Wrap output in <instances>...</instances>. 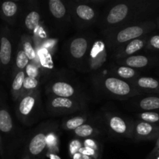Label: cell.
Instances as JSON below:
<instances>
[{"mask_svg":"<svg viewBox=\"0 0 159 159\" xmlns=\"http://www.w3.org/2000/svg\"><path fill=\"white\" fill-rule=\"evenodd\" d=\"M159 8V2L148 0L115 2L101 16L99 27L104 34L120 27L151 20Z\"/></svg>","mask_w":159,"mask_h":159,"instance_id":"6da1fadb","label":"cell"},{"mask_svg":"<svg viewBox=\"0 0 159 159\" xmlns=\"http://www.w3.org/2000/svg\"><path fill=\"white\" fill-rule=\"evenodd\" d=\"M157 27L155 20H148L136 24L120 27L105 34L107 43L110 51H114L121 45H124L135 39L145 37Z\"/></svg>","mask_w":159,"mask_h":159,"instance_id":"7a4b0ae2","label":"cell"},{"mask_svg":"<svg viewBox=\"0 0 159 159\" xmlns=\"http://www.w3.org/2000/svg\"><path fill=\"white\" fill-rule=\"evenodd\" d=\"M17 116L23 124H32L41 114V99L40 90L23 95L17 105Z\"/></svg>","mask_w":159,"mask_h":159,"instance_id":"3957f363","label":"cell"},{"mask_svg":"<svg viewBox=\"0 0 159 159\" xmlns=\"http://www.w3.org/2000/svg\"><path fill=\"white\" fill-rule=\"evenodd\" d=\"M99 81L101 89L115 98L124 99L141 94L134 85L117 77H102Z\"/></svg>","mask_w":159,"mask_h":159,"instance_id":"277c9868","label":"cell"},{"mask_svg":"<svg viewBox=\"0 0 159 159\" xmlns=\"http://www.w3.org/2000/svg\"><path fill=\"white\" fill-rule=\"evenodd\" d=\"M69 14L76 26L80 28L90 26L99 20L98 12L93 6L89 4L88 1H77L70 3Z\"/></svg>","mask_w":159,"mask_h":159,"instance_id":"5b68a950","label":"cell"},{"mask_svg":"<svg viewBox=\"0 0 159 159\" xmlns=\"http://www.w3.org/2000/svg\"><path fill=\"white\" fill-rule=\"evenodd\" d=\"M47 110L51 115L68 114L80 110L84 105L80 100L68 98L50 96L47 100Z\"/></svg>","mask_w":159,"mask_h":159,"instance_id":"8992f818","label":"cell"},{"mask_svg":"<svg viewBox=\"0 0 159 159\" xmlns=\"http://www.w3.org/2000/svg\"><path fill=\"white\" fill-rule=\"evenodd\" d=\"M89 50V40L86 37L79 36L74 37L68 44V58L72 63L79 64L86 57L87 52Z\"/></svg>","mask_w":159,"mask_h":159,"instance_id":"52a82bcc","label":"cell"},{"mask_svg":"<svg viewBox=\"0 0 159 159\" xmlns=\"http://www.w3.org/2000/svg\"><path fill=\"white\" fill-rule=\"evenodd\" d=\"M47 92L50 93V96L68 98L78 100H79V97L80 96V93H79L72 85L63 81L51 82L47 86Z\"/></svg>","mask_w":159,"mask_h":159,"instance_id":"ba28073f","label":"cell"},{"mask_svg":"<svg viewBox=\"0 0 159 159\" xmlns=\"http://www.w3.org/2000/svg\"><path fill=\"white\" fill-rule=\"evenodd\" d=\"M48 130L45 129L40 130L34 134L28 143V153L32 158H39L42 156L48 148Z\"/></svg>","mask_w":159,"mask_h":159,"instance_id":"9c48e42d","label":"cell"},{"mask_svg":"<svg viewBox=\"0 0 159 159\" xmlns=\"http://www.w3.org/2000/svg\"><path fill=\"white\" fill-rule=\"evenodd\" d=\"M148 41V37L147 36L141 37V38L135 39L124 45H121L113 51V56L116 58L120 59L134 55L138 51H140L143 48H146Z\"/></svg>","mask_w":159,"mask_h":159,"instance_id":"30bf717a","label":"cell"},{"mask_svg":"<svg viewBox=\"0 0 159 159\" xmlns=\"http://www.w3.org/2000/svg\"><path fill=\"white\" fill-rule=\"evenodd\" d=\"M133 137L137 140H153L159 138V126L138 121L134 125Z\"/></svg>","mask_w":159,"mask_h":159,"instance_id":"8fae6325","label":"cell"},{"mask_svg":"<svg viewBox=\"0 0 159 159\" xmlns=\"http://www.w3.org/2000/svg\"><path fill=\"white\" fill-rule=\"evenodd\" d=\"M107 123L110 130L116 134L124 136H133L134 125H130L124 118L118 115H110Z\"/></svg>","mask_w":159,"mask_h":159,"instance_id":"7c38bea8","label":"cell"},{"mask_svg":"<svg viewBox=\"0 0 159 159\" xmlns=\"http://www.w3.org/2000/svg\"><path fill=\"white\" fill-rule=\"evenodd\" d=\"M89 60L91 69H96L103 64L106 60V48L103 42L97 41L93 44L91 48Z\"/></svg>","mask_w":159,"mask_h":159,"instance_id":"4fadbf2b","label":"cell"},{"mask_svg":"<svg viewBox=\"0 0 159 159\" xmlns=\"http://www.w3.org/2000/svg\"><path fill=\"white\" fill-rule=\"evenodd\" d=\"M12 42L9 38V33L3 32L0 37V52H1V65L7 68L12 59Z\"/></svg>","mask_w":159,"mask_h":159,"instance_id":"5bb4252c","label":"cell"},{"mask_svg":"<svg viewBox=\"0 0 159 159\" xmlns=\"http://www.w3.org/2000/svg\"><path fill=\"white\" fill-rule=\"evenodd\" d=\"M134 87L140 93L149 92V93H159V80L151 77H138L132 81Z\"/></svg>","mask_w":159,"mask_h":159,"instance_id":"9a60e30c","label":"cell"},{"mask_svg":"<svg viewBox=\"0 0 159 159\" xmlns=\"http://www.w3.org/2000/svg\"><path fill=\"white\" fill-rule=\"evenodd\" d=\"M152 61L145 55H133L119 60L118 63L121 65L130 67L132 68H143L149 66Z\"/></svg>","mask_w":159,"mask_h":159,"instance_id":"2e32d148","label":"cell"},{"mask_svg":"<svg viewBox=\"0 0 159 159\" xmlns=\"http://www.w3.org/2000/svg\"><path fill=\"white\" fill-rule=\"evenodd\" d=\"M48 9L51 16L57 20H63L67 19L69 14L68 13L69 11L67 9V6L61 0H49Z\"/></svg>","mask_w":159,"mask_h":159,"instance_id":"e0dca14e","label":"cell"},{"mask_svg":"<svg viewBox=\"0 0 159 159\" xmlns=\"http://www.w3.org/2000/svg\"><path fill=\"white\" fill-rule=\"evenodd\" d=\"M41 16L37 9H31L25 15L23 25L30 33H35L40 25Z\"/></svg>","mask_w":159,"mask_h":159,"instance_id":"ac0fdd59","label":"cell"},{"mask_svg":"<svg viewBox=\"0 0 159 159\" xmlns=\"http://www.w3.org/2000/svg\"><path fill=\"white\" fill-rule=\"evenodd\" d=\"M26 77V71H21L17 72L13 78V80L12 82V87H11V91L13 99H20L21 97L22 93H23V83H24L25 79Z\"/></svg>","mask_w":159,"mask_h":159,"instance_id":"d6986e66","label":"cell"},{"mask_svg":"<svg viewBox=\"0 0 159 159\" xmlns=\"http://www.w3.org/2000/svg\"><path fill=\"white\" fill-rule=\"evenodd\" d=\"M20 43L22 45L23 51H24L25 54H26L27 57L29 58L30 61H32V63L36 64V59H37V52H36L35 47L34 44V40L31 38L30 36L27 35V34H24L22 36L21 41Z\"/></svg>","mask_w":159,"mask_h":159,"instance_id":"ffe728a7","label":"cell"},{"mask_svg":"<svg viewBox=\"0 0 159 159\" xmlns=\"http://www.w3.org/2000/svg\"><path fill=\"white\" fill-rule=\"evenodd\" d=\"M1 11L5 18L8 20H15L19 12V5L16 2L6 1L2 3Z\"/></svg>","mask_w":159,"mask_h":159,"instance_id":"44dd1931","label":"cell"},{"mask_svg":"<svg viewBox=\"0 0 159 159\" xmlns=\"http://www.w3.org/2000/svg\"><path fill=\"white\" fill-rule=\"evenodd\" d=\"M13 128L12 116L6 109L0 110V131L2 133H10Z\"/></svg>","mask_w":159,"mask_h":159,"instance_id":"7402d4cb","label":"cell"},{"mask_svg":"<svg viewBox=\"0 0 159 159\" xmlns=\"http://www.w3.org/2000/svg\"><path fill=\"white\" fill-rule=\"evenodd\" d=\"M29 61V58L27 57L26 54H25L24 51H23V48H22L21 43H20L18 51H17L16 54V65L14 73L16 74L19 71H25L27 65L30 64Z\"/></svg>","mask_w":159,"mask_h":159,"instance_id":"603a6c76","label":"cell"},{"mask_svg":"<svg viewBox=\"0 0 159 159\" xmlns=\"http://www.w3.org/2000/svg\"><path fill=\"white\" fill-rule=\"evenodd\" d=\"M113 74L120 79H133L138 76V72L130 67L120 65L113 68Z\"/></svg>","mask_w":159,"mask_h":159,"instance_id":"cb8c5ba5","label":"cell"},{"mask_svg":"<svg viewBox=\"0 0 159 159\" xmlns=\"http://www.w3.org/2000/svg\"><path fill=\"white\" fill-rule=\"evenodd\" d=\"M139 107L147 112L159 110V97L152 96L143 98L140 100Z\"/></svg>","mask_w":159,"mask_h":159,"instance_id":"d4e9b609","label":"cell"},{"mask_svg":"<svg viewBox=\"0 0 159 159\" xmlns=\"http://www.w3.org/2000/svg\"><path fill=\"white\" fill-rule=\"evenodd\" d=\"M99 133V130L89 124H85L81 127H78L76 130H74V134L78 138H87L89 137L94 136Z\"/></svg>","mask_w":159,"mask_h":159,"instance_id":"484cf974","label":"cell"},{"mask_svg":"<svg viewBox=\"0 0 159 159\" xmlns=\"http://www.w3.org/2000/svg\"><path fill=\"white\" fill-rule=\"evenodd\" d=\"M88 118L86 116H79L71 117L69 119H67L64 121L63 127L64 129L68 130H75L78 127H81L82 125L85 124Z\"/></svg>","mask_w":159,"mask_h":159,"instance_id":"4316f807","label":"cell"},{"mask_svg":"<svg viewBox=\"0 0 159 159\" xmlns=\"http://www.w3.org/2000/svg\"><path fill=\"white\" fill-rule=\"evenodd\" d=\"M38 89H39L38 79L26 76V79H25L24 83H23L22 96H23V95L28 94V93H32V92H34L36 91V90H38Z\"/></svg>","mask_w":159,"mask_h":159,"instance_id":"83f0119b","label":"cell"},{"mask_svg":"<svg viewBox=\"0 0 159 159\" xmlns=\"http://www.w3.org/2000/svg\"><path fill=\"white\" fill-rule=\"evenodd\" d=\"M140 120L144 121V122L149 123V124H157L159 123V113L156 112L148 111L143 112L138 115Z\"/></svg>","mask_w":159,"mask_h":159,"instance_id":"f1b7e54d","label":"cell"},{"mask_svg":"<svg viewBox=\"0 0 159 159\" xmlns=\"http://www.w3.org/2000/svg\"><path fill=\"white\" fill-rule=\"evenodd\" d=\"M146 49L151 51H159V35H154L148 38Z\"/></svg>","mask_w":159,"mask_h":159,"instance_id":"f546056e","label":"cell"},{"mask_svg":"<svg viewBox=\"0 0 159 159\" xmlns=\"http://www.w3.org/2000/svg\"><path fill=\"white\" fill-rule=\"evenodd\" d=\"M25 71H26V76H29V77L37 79L39 76V68L36 64H29L25 69Z\"/></svg>","mask_w":159,"mask_h":159,"instance_id":"4dcf8cb0","label":"cell"},{"mask_svg":"<svg viewBox=\"0 0 159 159\" xmlns=\"http://www.w3.org/2000/svg\"><path fill=\"white\" fill-rule=\"evenodd\" d=\"M82 144L78 140H74L71 141L69 144V154L71 157L75 153L79 152L80 149L82 148Z\"/></svg>","mask_w":159,"mask_h":159,"instance_id":"1f68e13d","label":"cell"},{"mask_svg":"<svg viewBox=\"0 0 159 159\" xmlns=\"http://www.w3.org/2000/svg\"><path fill=\"white\" fill-rule=\"evenodd\" d=\"M84 145H85L84 147L89 148L94 150L95 152H99V145H98L97 143H96V141H93V140L87 139L86 141H85V142H84Z\"/></svg>","mask_w":159,"mask_h":159,"instance_id":"d6a6232c","label":"cell"},{"mask_svg":"<svg viewBox=\"0 0 159 159\" xmlns=\"http://www.w3.org/2000/svg\"><path fill=\"white\" fill-rule=\"evenodd\" d=\"M71 158H72V159H91L89 156L84 155V154H82L80 151H79V152H77V153L75 154Z\"/></svg>","mask_w":159,"mask_h":159,"instance_id":"836d02e7","label":"cell"},{"mask_svg":"<svg viewBox=\"0 0 159 159\" xmlns=\"http://www.w3.org/2000/svg\"><path fill=\"white\" fill-rule=\"evenodd\" d=\"M152 156L156 157V158L158 156H159V138H158V141H157L156 146H155V149H154V151H153V152H152Z\"/></svg>","mask_w":159,"mask_h":159,"instance_id":"e575fe53","label":"cell"},{"mask_svg":"<svg viewBox=\"0 0 159 159\" xmlns=\"http://www.w3.org/2000/svg\"><path fill=\"white\" fill-rule=\"evenodd\" d=\"M49 158L50 159H61L60 157L58 155H55V153H49Z\"/></svg>","mask_w":159,"mask_h":159,"instance_id":"d590c367","label":"cell"},{"mask_svg":"<svg viewBox=\"0 0 159 159\" xmlns=\"http://www.w3.org/2000/svg\"><path fill=\"white\" fill-rule=\"evenodd\" d=\"M0 154L3 155V150H2V139L1 136H0Z\"/></svg>","mask_w":159,"mask_h":159,"instance_id":"8d00e7d4","label":"cell"},{"mask_svg":"<svg viewBox=\"0 0 159 159\" xmlns=\"http://www.w3.org/2000/svg\"><path fill=\"white\" fill-rule=\"evenodd\" d=\"M155 23H156V26L157 27L159 28V16L157 18V20H155Z\"/></svg>","mask_w":159,"mask_h":159,"instance_id":"74e56055","label":"cell"},{"mask_svg":"<svg viewBox=\"0 0 159 159\" xmlns=\"http://www.w3.org/2000/svg\"><path fill=\"white\" fill-rule=\"evenodd\" d=\"M22 159H31V158H30V157L29 156V155H25L24 156H23V158H22Z\"/></svg>","mask_w":159,"mask_h":159,"instance_id":"f35d334b","label":"cell"},{"mask_svg":"<svg viewBox=\"0 0 159 159\" xmlns=\"http://www.w3.org/2000/svg\"><path fill=\"white\" fill-rule=\"evenodd\" d=\"M0 65H1V52H0Z\"/></svg>","mask_w":159,"mask_h":159,"instance_id":"ab89813d","label":"cell"},{"mask_svg":"<svg viewBox=\"0 0 159 159\" xmlns=\"http://www.w3.org/2000/svg\"><path fill=\"white\" fill-rule=\"evenodd\" d=\"M156 159H159V156H158V157H157V158H156Z\"/></svg>","mask_w":159,"mask_h":159,"instance_id":"60d3db41","label":"cell"},{"mask_svg":"<svg viewBox=\"0 0 159 159\" xmlns=\"http://www.w3.org/2000/svg\"><path fill=\"white\" fill-rule=\"evenodd\" d=\"M148 159H151V158H148Z\"/></svg>","mask_w":159,"mask_h":159,"instance_id":"b9f144b4","label":"cell"}]
</instances>
